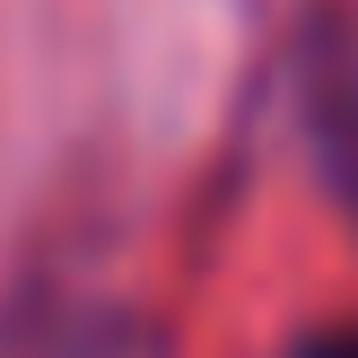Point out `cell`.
<instances>
[{"label":"cell","mask_w":358,"mask_h":358,"mask_svg":"<svg viewBox=\"0 0 358 358\" xmlns=\"http://www.w3.org/2000/svg\"><path fill=\"white\" fill-rule=\"evenodd\" d=\"M297 358H358V332H315Z\"/></svg>","instance_id":"7a4b0ae2"},{"label":"cell","mask_w":358,"mask_h":358,"mask_svg":"<svg viewBox=\"0 0 358 358\" xmlns=\"http://www.w3.org/2000/svg\"><path fill=\"white\" fill-rule=\"evenodd\" d=\"M315 131H324V149H332V175H341V184L358 192V96H332Z\"/></svg>","instance_id":"6da1fadb"}]
</instances>
